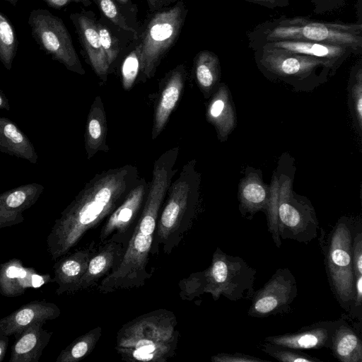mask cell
Returning a JSON list of instances; mask_svg holds the SVG:
<instances>
[{"label": "cell", "mask_w": 362, "mask_h": 362, "mask_svg": "<svg viewBox=\"0 0 362 362\" xmlns=\"http://www.w3.org/2000/svg\"><path fill=\"white\" fill-rule=\"evenodd\" d=\"M139 179L137 168L128 164L104 170L88 182L55 220L47 235L52 260L68 254L88 230L105 221Z\"/></svg>", "instance_id": "obj_1"}, {"label": "cell", "mask_w": 362, "mask_h": 362, "mask_svg": "<svg viewBox=\"0 0 362 362\" xmlns=\"http://www.w3.org/2000/svg\"><path fill=\"white\" fill-rule=\"evenodd\" d=\"M179 147L165 151L153 163L152 179L144 204L118 268L104 277L98 289L108 293L143 286L152 276L148 269L157 222L166 194L177 172Z\"/></svg>", "instance_id": "obj_2"}, {"label": "cell", "mask_w": 362, "mask_h": 362, "mask_svg": "<svg viewBox=\"0 0 362 362\" xmlns=\"http://www.w3.org/2000/svg\"><path fill=\"white\" fill-rule=\"evenodd\" d=\"M173 312L159 309L136 317L117 332L115 350L127 361L166 362L176 352L180 333Z\"/></svg>", "instance_id": "obj_3"}, {"label": "cell", "mask_w": 362, "mask_h": 362, "mask_svg": "<svg viewBox=\"0 0 362 362\" xmlns=\"http://www.w3.org/2000/svg\"><path fill=\"white\" fill-rule=\"evenodd\" d=\"M252 50L263 44L284 40L309 41L351 47L362 51V25L327 22L307 17L281 16L257 25L247 33Z\"/></svg>", "instance_id": "obj_4"}, {"label": "cell", "mask_w": 362, "mask_h": 362, "mask_svg": "<svg viewBox=\"0 0 362 362\" xmlns=\"http://www.w3.org/2000/svg\"><path fill=\"white\" fill-rule=\"evenodd\" d=\"M195 159L186 163L178 177L170 183L159 214L152 255L158 245L169 255L189 229L197 210L201 174Z\"/></svg>", "instance_id": "obj_5"}, {"label": "cell", "mask_w": 362, "mask_h": 362, "mask_svg": "<svg viewBox=\"0 0 362 362\" xmlns=\"http://www.w3.org/2000/svg\"><path fill=\"white\" fill-rule=\"evenodd\" d=\"M359 229L360 225L355 218L344 216L329 232L320 228L319 238L331 290L339 305L347 313L354 298L352 243Z\"/></svg>", "instance_id": "obj_6"}, {"label": "cell", "mask_w": 362, "mask_h": 362, "mask_svg": "<svg viewBox=\"0 0 362 362\" xmlns=\"http://www.w3.org/2000/svg\"><path fill=\"white\" fill-rule=\"evenodd\" d=\"M253 51L255 64L265 77L296 90H312L337 71L325 61L283 49L264 45Z\"/></svg>", "instance_id": "obj_7"}, {"label": "cell", "mask_w": 362, "mask_h": 362, "mask_svg": "<svg viewBox=\"0 0 362 362\" xmlns=\"http://www.w3.org/2000/svg\"><path fill=\"white\" fill-rule=\"evenodd\" d=\"M292 177L281 172L274 180L277 231L281 240L308 244L317 238L319 222L311 202L292 191Z\"/></svg>", "instance_id": "obj_8"}, {"label": "cell", "mask_w": 362, "mask_h": 362, "mask_svg": "<svg viewBox=\"0 0 362 362\" xmlns=\"http://www.w3.org/2000/svg\"><path fill=\"white\" fill-rule=\"evenodd\" d=\"M203 272L204 293L211 294L214 300L221 296L232 301L251 300L257 272L243 258L216 247L210 266Z\"/></svg>", "instance_id": "obj_9"}, {"label": "cell", "mask_w": 362, "mask_h": 362, "mask_svg": "<svg viewBox=\"0 0 362 362\" xmlns=\"http://www.w3.org/2000/svg\"><path fill=\"white\" fill-rule=\"evenodd\" d=\"M140 37V71L151 78L162 59L178 37L187 13L182 0L175 6L156 11Z\"/></svg>", "instance_id": "obj_10"}, {"label": "cell", "mask_w": 362, "mask_h": 362, "mask_svg": "<svg viewBox=\"0 0 362 362\" xmlns=\"http://www.w3.org/2000/svg\"><path fill=\"white\" fill-rule=\"evenodd\" d=\"M31 35L40 48L69 71L85 74L71 35L63 21L49 11L33 10L28 20Z\"/></svg>", "instance_id": "obj_11"}, {"label": "cell", "mask_w": 362, "mask_h": 362, "mask_svg": "<svg viewBox=\"0 0 362 362\" xmlns=\"http://www.w3.org/2000/svg\"><path fill=\"white\" fill-rule=\"evenodd\" d=\"M297 293L296 280L290 269H278L262 288L254 292L247 314L264 318L288 313Z\"/></svg>", "instance_id": "obj_12"}, {"label": "cell", "mask_w": 362, "mask_h": 362, "mask_svg": "<svg viewBox=\"0 0 362 362\" xmlns=\"http://www.w3.org/2000/svg\"><path fill=\"white\" fill-rule=\"evenodd\" d=\"M148 183L140 177L122 202L105 219L99 235V243L113 240L127 245L142 211Z\"/></svg>", "instance_id": "obj_13"}, {"label": "cell", "mask_w": 362, "mask_h": 362, "mask_svg": "<svg viewBox=\"0 0 362 362\" xmlns=\"http://www.w3.org/2000/svg\"><path fill=\"white\" fill-rule=\"evenodd\" d=\"M186 78L185 66L180 64L160 80L154 106L152 139H156L163 131L170 115L177 105L185 88Z\"/></svg>", "instance_id": "obj_14"}, {"label": "cell", "mask_w": 362, "mask_h": 362, "mask_svg": "<svg viewBox=\"0 0 362 362\" xmlns=\"http://www.w3.org/2000/svg\"><path fill=\"white\" fill-rule=\"evenodd\" d=\"M342 317L336 320L314 322L293 332L269 336L264 341L296 349H330L332 337Z\"/></svg>", "instance_id": "obj_15"}, {"label": "cell", "mask_w": 362, "mask_h": 362, "mask_svg": "<svg viewBox=\"0 0 362 362\" xmlns=\"http://www.w3.org/2000/svg\"><path fill=\"white\" fill-rule=\"evenodd\" d=\"M92 16L93 13L90 12L83 11L71 13L70 19L75 26L81 46L93 71L103 82H105L110 65L100 42L96 21Z\"/></svg>", "instance_id": "obj_16"}, {"label": "cell", "mask_w": 362, "mask_h": 362, "mask_svg": "<svg viewBox=\"0 0 362 362\" xmlns=\"http://www.w3.org/2000/svg\"><path fill=\"white\" fill-rule=\"evenodd\" d=\"M48 283H54L49 274H37L33 268L25 267L19 259L0 264V293L4 296H18L28 288H37Z\"/></svg>", "instance_id": "obj_17"}, {"label": "cell", "mask_w": 362, "mask_h": 362, "mask_svg": "<svg viewBox=\"0 0 362 362\" xmlns=\"http://www.w3.org/2000/svg\"><path fill=\"white\" fill-rule=\"evenodd\" d=\"M44 189L41 184L33 182L0 194V228L23 222V211L35 204Z\"/></svg>", "instance_id": "obj_18"}, {"label": "cell", "mask_w": 362, "mask_h": 362, "mask_svg": "<svg viewBox=\"0 0 362 362\" xmlns=\"http://www.w3.org/2000/svg\"><path fill=\"white\" fill-rule=\"evenodd\" d=\"M95 250V244L92 243L88 247L76 250L70 255L66 254L55 261L53 279L54 282L58 285L55 291L57 295L78 291L89 259Z\"/></svg>", "instance_id": "obj_19"}, {"label": "cell", "mask_w": 362, "mask_h": 362, "mask_svg": "<svg viewBox=\"0 0 362 362\" xmlns=\"http://www.w3.org/2000/svg\"><path fill=\"white\" fill-rule=\"evenodd\" d=\"M264 45L283 49L325 61L331 64L336 71L350 57L361 53L349 46L309 41H274L263 44L261 46Z\"/></svg>", "instance_id": "obj_20"}, {"label": "cell", "mask_w": 362, "mask_h": 362, "mask_svg": "<svg viewBox=\"0 0 362 362\" xmlns=\"http://www.w3.org/2000/svg\"><path fill=\"white\" fill-rule=\"evenodd\" d=\"M126 245L113 240L100 244L89 259L87 269L78 286V291L88 289L99 280L115 272L119 266Z\"/></svg>", "instance_id": "obj_21"}, {"label": "cell", "mask_w": 362, "mask_h": 362, "mask_svg": "<svg viewBox=\"0 0 362 362\" xmlns=\"http://www.w3.org/2000/svg\"><path fill=\"white\" fill-rule=\"evenodd\" d=\"M60 314L59 308L53 303L45 300L31 301L0 319V336L14 335L33 322H46L57 318Z\"/></svg>", "instance_id": "obj_22"}, {"label": "cell", "mask_w": 362, "mask_h": 362, "mask_svg": "<svg viewBox=\"0 0 362 362\" xmlns=\"http://www.w3.org/2000/svg\"><path fill=\"white\" fill-rule=\"evenodd\" d=\"M45 322L30 324L14 334L15 341L8 362H38L52 332L43 329Z\"/></svg>", "instance_id": "obj_23"}, {"label": "cell", "mask_w": 362, "mask_h": 362, "mask_svg": "<svg viewBox=\"0 0 362 362\" xmlns=\"http://www.w3.org/2000/svg\"><path fill=\"white\" fill-rule=\"evenodd\" d=\"M342 320L332 337L330 350L341 362H362L361 324L356 323L348 315Z\"/></svg>", "instance_id": "obj_24"}, {"label": "cell", "mask_w": 362, "mask_h": 362, "mask_svg": "<svg viewBox=\"0 0 362 362\" xmlns=\"http://www.w3.org/2000/svg\"><path fill=\"white\" fill-rule=\"evenodd\" d=\"M206 117L216 129L220 141H225L233 130L236 117L228 87L219 83L208 103Z\"/></svg>", "instance_id": "obj_25"}, {"label": "cell", "mask_w": 362, "mask_h": 362, "mask_svg": "<svg viewBox=\"0 0 362 362\" xmlns=\"http://www.w3.org/2000/svg\"><path fill=\"white\" fill-rule=\"evenodd\" d=\"M239 209L243 216H254L263 211L267 213L271 197V189L264 184L259 174L247 173L239 187Z\"/></svg>", "instance_id": "obj_26"}, {"label": "cell", "mask_w": 362, "mask_h": 362, "mask_svg": "<svg viewBox=\"0 0 362 362\" xmlns=\"http://www.w3.org/2000/svg\"><path fill=\"white\" fill-rule=\"evenodd\" d=\"M0 151L35 164L38 156L29 138L11 119L0 117Z\"/></svg>", "instance_id": "obj_27"}, {"label": "cell", "mask_w": 362, "mask_h": 362, "mask_svg": "<svg viewBox=\"0 0 362 362\" xmlns=\"http://www.w3.org/2000/svg\"><path fill=\"white\" fill-rule=\"evenodd\" d=\"M107 117L103 103L97 95L89 110L85 130V148L90 160L98 151H107Z\"/></svg>", "instance_id": "obj_28"}, {"label": "cell", "mask_w": 362, "mask_h": 362, "mask_svg": "<svg viewBox=\"0 0 362 362\" xmlns=\"http://www.w3.org/2000/svg\"><path fill=\"white\" fill-rule=\"evenodd\" d=\"M194 71L204 97L210 98L220 83L221 66L218 56L209 50L199 52L194 59Z\"/></svg>", "instance_id": "obj_29"}, {"label": "cell", "mask_w": 362, "mask_h": 362, "mask_svg": "<svg viewBox=\"0 0 362 362\" xmlns=\"http://www.w3.org/2000/svg\"><path fill=\"white\" fill-rule=\"evenodd\" d=\"M102 334V328L96 327L81 335L64 349L56 362H77L88 356L94 349Z\"/></svg>", "instance_id": "obj_30"}, {"label": "cell", "mask_w": 362, "mask_h": 362, "mask_svg": "<svg viewBox=\"0 0 362 362\" xmlns=\"http://www.w3.org/2000/svg\"><path fill=\"white\" fill-rule=\"evenodd\" d=\"M349 105L356 130L362 127V64L359 60L351 69L349 81Z\"/></svg>", "instance_id": "obj_31"}, {"label": "cell", "mask_w": 362, "mask_h": 362, "mask_svg": "<svg viewBox=\"0 0 362 362\" xmlns=\"http://www.w3.org/2000/svg\"><path fill=\"white\" fill-rule=\"evenodd\" d=\"M18 41L13 24L0 11V61L10 71L16 55Z\"/></svg>", "instance_id": "obj_32"}, {"label": "cell", "mask_w": 362, "mask_h": 362, "mask_svg": "<svg viewBox=\"0 0 362 362\" xmlns=\"http://www.w3.org/2000/svg\"><path fill=\"white\" fill-rule=\"evenodd\" d=\"M259 348L267 355L281 362H322L320 359L303 353L300 349L267 341L260 344Z\"/></svg>", "instance_id": "obj_33"}, {"label": "cell", "mask_w": 362, "mask_h": 362, "mask_svg": "<svg viewBox=\"0 0 362 362\" xmlns=\"http://www.w3.org/2000/svg\"><path fill=\"white\" fill-rule=\"evenodd\" d=\"M104 16L121 30L131 32L135 38L139 37L136 28L124 15L125 11L115 0H95Z\"/></svg>", "instance_id": "obj_34"}, {"label": "cell", "mask_w": 362, "mask_h": 362, "mask_svg": "<svg viewBox=\"0 0 362 362\" xmlns=\"http://www.w3.org/2000/svg\"><path fill=\"white\" fill-rule=\"evenodd\" d=\"M141 47L139 42L124 58L121 66L122 87L125 90H130L140 71Z\"/></svg>", "instance_id": "obj_35"}, {"label": "cell", "mask_w": 362, "mask_h": 362, "mask_svg": "<svg viewBox=\"0 0 362 362\" xmlns=\"http://www.w3.org/2000/svg\"><path fill=\"white\" fill-rule=\"evenodd\" d=\"M96 26L101 46L110 66L120 52L119 39L108 25L104 23L103 18L96 21Z\"/></svg>", "instance_id": "obj_36"}, {"label": "cell", "mask_w": 362, "mask_h": 362, "mask_svg": "<svg viewBox=\"0 0 362 362\" xmlns=\"http://www.w3.org/2000/svg\"><path fill=\"white\" fill-rule=\"evenodd\" d=\"M180 296L182 299L192 300L204 293V272L192 273L179 283Z\"/></svg>", "instance_id": "obj_37"}, {"label": "cell", "mask_w": 362, "mask_h": 362, "mask_svg": "<svg viewBox=\"0 0 362 362\" xmlns=\"http://www.w3.org/2000/svg\"><path fill=\"white\" fill-rule=\"evenodd\" d=\"M348 315L361 324L362 322V274L354 276V298Z\"/></svg>", "instance_id": "obj_38"}, {"label": "cell", "mask_w": 362, "mask_h": 362, "mask_svg": "<svg viewBox=\"0 0 362 362\" xmlns=\"http://www.w3.org/2000/svg\"><path fill=\"white\" fill-rule=\"evenodd\" d=\"M352 262L354 276L362 274V232L359 229L353 239Z\"/></svg>", "instance_id": "obj_39"}, {"label": "cell", "mask_w": 362, "mask_h": 362, "mask_svg": "<svg viewBox=\"0 0 362 362\" xmlns=\"http://www.w3.org/2000/svg\"><path fill=\"white\" fill-rule=\"evenodd\" d=\"M213 362H264L256 356L235 352L234 354L219 353L211 356Z\"/></svg>", "instance_id": "obj_40"}, {"label": "cell", "mask_w": 362, "mask_h": 362, "mask_svg": "<svg viewBox=\"0 0 362 362\" xmlns=\"http://www.w3.org/2000/svg\"><path fill=\"white\" fill-rule=\"evenodd\" d=\"M314 6V12L323 13L344 6L347 0H309Z\"/></svg>", "instance_id": "obj_41"}, {"label": "cell", "mask_w": 362, "mask_h": 362, "mask_svg": "<svg viewBox=\"0 0 362 362\" xmlns=\"http://www.w3.org/2000/svg\"><path fill=\"white\" fill-rule=\"evenodd\" d=\"M269 8H283L289 6V0H245Z\"/></svg>", "instance_id": "obj_42"}, {"label": "cell", "mask_w": 362, "mask_h": 362, "mask_svg": "<svg viewBox=\"0 0 362 362\" xmlns=\"http://www.w3.org/2000/svg\"><path fill=\"white\" fill-rule=\"evenodd\" d=\"M48 6L55 8L60 9L70 3H81L85 6L91 5L92 2L90 0H43Z\"/></svg>", "instance_id": "obj_43"}, {"label": "cell", "mask_w": 362, "mask_h": 362, "mask_svg": "<svg viewBox=\"0 0 362 362\" xmlns=\"http://www.w3.org/2000/svg\"><path fill=\"white\" fill-rule=\"evenodd\" d=\"M116 1L119 4V6L127 12L136 13V8L135 5L133 4L132 0H116Z\"/></svg>", "instance_id": "obj_44"}, {"label": "cell", "mask_w": 362, "mask_h": 362, "mask_svg": "<svg viewBox=\"0 0 362 362\" xmlns=\"http://www.w3.org/2000/svg\"><path fill=\"white\" fill-rule=\"evenodd\" d=\"M8 345V337L7 336H0V362L4 358Z\"/></svg>", "instance_id": "obj_45"}, {"label": "cell", "mask_w": 362, "mask_h": 362, "mask_svg": "<svg viewBox=\"0 0 362 362\" xmlns=\"http://www.w3.org/2000/svg\"><path fill=\"white\" fill-rule=\"evenodd\" d=\"M0 110H4L6 111L10 110V105L8 103V100L6 96L5 93L0 88Z\"/></svg>", "instance_id": "obj_46"}, {"label": "cell", "mask_w": 362, "mask_h": 362, "mask_svg": "<svg viewBox=\"0 0 362 362\" xmlns=\"http://www.w3.org/2000/svg\"><path fill=\"white\" fill-rule=\"evenodd\" d=\"M151 11H158L162 6V0H146Z\"/></svg>", "instance_id": "obj_47"}, {"label": "cell", "mask_w": 362, "mask_h": 362, "mask_svg": "<svg viewBox=\"0 0 362 362\" xmlns=\"http://www.w3.org/2000/svg\"><path fill=\"white\" fill-rule=\"evenodd\" d=\"M4 1H6L9 2L13 6H16L18 0H4Z\"/></svg>", "instance_id": "obj_48"}, {"label": "cell", "mask_w": 362, "mask_h": 362, "mask_svg": "<svg viewBox=\"0 0 362 362\" xmlns=\"http://www.w3.org/2000/svg\"><path fill=\"white\" fill-rule=\"evenodd\" d=\"M173 1H175V0H162V6H163L166 4H169Z\"/></svg>", "instance_id": "obj_49"}]
</instances>
